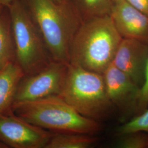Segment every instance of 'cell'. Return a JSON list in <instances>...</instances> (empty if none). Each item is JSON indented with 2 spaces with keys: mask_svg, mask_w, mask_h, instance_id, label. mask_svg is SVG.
I'll use <instances>...</instances> for the list:
<instances>
[{
  "mask_svg": "<svg viewBox=\"0 0 148 148\" xmlns=\"http://www.w3.org/2000/svg\"><path fill=\"white\" fill-rule=\"evenodd\" d=\"M122 40L110 16L84 20L71 44L69 64L103 75Z\"/></svg>",
  "mask_w": 148,
  "mask_h": 148,
  "instance_id": "cell-1",
  "label": "cell"
},
{
  "mask_svg": "<svg viewBox=\"0 0 148 148\" xmlns=\"http://www.w3.org/2000/svg\"><path fill=\"white\" fill-rule=\"evenodd\" d=\"M54 61L69 64L74 35L83 21L70 0H21Z\"/></svg>",
  "mask_w": 148,
  "mask_h": 148,
  "instance_id": "cell-2",
  "label": "cell"
},
{
  "mask_svg": "<svg viewBox=\"0 0 148 148\" xmlns=\"http://www.w3.org/2000/svg\"><path fill=\"white\" fill-rule=\"evenodd\" d=\"M11 110L27 121L56 133L94 136L101 130L98 121L82 115L59 95L15 102Z\"/></svg>",
  "mask_w": 148,
  "mask_h": 148,
  "instance_id": "cell-3",
  "label": "cell"
},
{
  "mask_svg": "<svg viewBox=\"0 0 148 148\" xmlns=\"http://www.w3.org/2000/svg\"><path fill=\"white\" fill-rule=\"evenodd\" d=\"M59 96L82 115L97 121L110 114L114 106L103 75L69 64Z\"/></svg>",
  "mask_w": 148,
  "mask_h": 148,
  "instance_id": "cell-4",
  "label": "cell"
},
{
  "mask_svg": "<svg viewBox=\"0 0 148 148\" xmlns=\"http://www.w3.org/2000/svg\"><path fill=\"white\" fill-rule=\"evenodd\" d=\"M7 8L11 16L16 62L25 75L36 74L54 60L22 1L16 0Z\"/></svg>",
  "mask_w": 148,
  "mask_h": 148,
  "instance_id": "cell-5",
  "label": "cell"
},
{
  "mask_svg": "<svg viewBox=\"0 0 148 148\" xmlns=\"http://www.w3.org/2000/svg\"><path fill=\"white\" fill-rule=\"evenodd\" d=\"M68 65L52 61L37 73L25 75L18 85L14 103L60 95L66 79Z\"/></svg>",
  "mask_w": 148,
  "mask_h": 148,
  "instance_id": "cell-6",
  "label": "cell"
},
{
  "mask_svg": "<svg viewBox=\"0 0 148 148\" xmlns=\"http://www.w3.org/2000/svg\"><path fill=\"white\" fill-rule=\"evenodd\" d=\"M53 133L27 121L12 110L0 114V142L13 148H45Z\"/></svg>",
  "mask_w": 148,
  "mask_h": 148,
  "instance_id": "cell-7",
  "label": "cell"
},
{
  "mask_svg": "<svg viewBox=\"0 0 148 148\" xmlns=\"http://www.w3.org/2000/svg\"><path fill=\"white\" fill-rule=\"evenodd\" d=\"M110 101L122 111L136 114L140 87L111 63L103 74Z\"/></svg>",
  "mask_w": 148,
  "mask_h": 148,
  "instance_id": "cell-8",
  "label": "cell"
},
{
  "mask_svg": "<svg viewBox=\"0 0 148 148\" xmlns=\"http://www.w3.org/2000/svg\"><path fill=\"white\" fill-rule=\"evenodd\" d=\"M110 16L122 38L148 45V16L125 0H120L114 3Z\"/></svg>",
  "mask_w": 148,
  "mask_h": 148,
  "instance_id": "cell-9",
  "label": "cell"
},
{
  "mask_svg": "<svg viewBox=\"0 0 148 148\" xmlns=\"http://www.w3.org/2000/svg\"><path fill=\"white\" fill-rule=\"evenodd\" d=\"M148 56V45L137 40L122 38L112 63L140 87Z\"/></svg>",
  "mask_w": 148,
  "mask_h": 148,
  "instance_id": "cell-10",
  "label": "cell"
},
{
  "mask_svg": "<svg viewBox=\"0 0 148 148\" xmlns=\"http://www.w3.org/2000/svg\"><path fill=\"white\" fill-rule=\"evenodd\" d=\"M24 76L16 61L0 70V114L11 110L18 85Z\"/></svg>",
  "mask_w": 148,
  "mask_h": 148,
  "instance_id": "cell-11",
  "label": "cell"
},
{
  "mask_svg": "<svg viewBox=\"0 0 148 148\" xmlns=\"http://www.w3.org/2000/svg\"><path fill=\"white\" fill-rule=\"evenodd\" d=\"M16 61V47L8 10L0 14V70Z\"/></svg>",
  "mask_w": 148,
  "mask_h": 148,
  "instance_id": "cell-12",
  "label": "cell"
},
{
  "mask_svg": "<svg viewBox=\"0 0 148 148\" xmlns=\"http://www.w3.org/2000/svg\"><path fill=\"white\" fill-rule=\"evenodd\" d=\"M98 140L92 135L75 133H53L45 148H90Z\"/></svg>",
  "mask_w": 148,
  "mask_h": 148,
  "instance_id": "cell-13",
  "label": "cell"
},
{
  "mask_svg": "<svg viewBox=\"0 0 148 148\" xmlns=\"http://www.w3.org/2000/svg\"><path fill=\"white\" fill-rule=\"evenodd\" d=\"M82 21L92 18L110 16L113 0H70Z\"/></svg>",
  "mask_w": 148,
  "mask_h": 148,
  "instance_id": "cell-14",
  "label": "cell"
},
{
  "mask_svg": "<svg viewBox=\"0 0 148 148\" xmlns=\"http://www.w3.org/2000/svg\"><path fill=\"white\" fill-rule=\"evenodd\" d=\"M142 131L148 133V110L137 115L117 129V135L121 136L129 133Z\"/></svg>",
  "mask_w": 148,
  "mask_h": 148,
  "instance_id": "cell-15",
  "label": "cell"
},
{
  "mask_svg": "<svg viewBox=\"0 0 148 148\" xmlns=\"http://www.w3.org/2000/svg\"><path fill=\"white\" fill-rule=\"evenodd\" d=\"M117 143L120 148H148V133L137 131L123 134Z\"/></svg>",
  "mask_w": 148,
  "mask_h": 148,
  "instance_id": "cell-16",
  "label": "cell"
},
{
  "mask_svg": "<svg viewBox=\"0 0 148 148\" xmlns=\"http://www.w3.org/2000/svg\"><path fill=\"white\" fill-rule=\"evenodd\" d=\"M148 106V56L144 72V79L140 87L136 109L137 115L147 109Z\"/></svg>",
  "mask_w": 148,
  "mask_h": 148,
  "instance_id": "cell-17",
  "label": "cell"
},
{
  "mask_svg": "<svg viewBox=\"0 0 148 148\" xmlns=\"http://www.w3.org/2000/svg\"><path fill=\"white\" fill-rule=\"evenodd\" d=\"M129 4L132 5L143 13L148 16V0H125Z\"/></svg>",
  "mask_w": 148,
  "mask_h": 148,
  "instance_id": "cell-18",
  "label": "cell"
},
{
  "mask_svg": "<svg viewBox=\"0 0 148 148\" xmlns=\"http://www.w3.org/2000/svg\"><path fill=\"white\" fill-rule=\"evenodd\" d=\"M15 1L16 0H0V5L5 7H8Z\"/></svg>",
  "mask_w": 148,
  "mask_h": 148,
  "instance_id": "cell-19",
  "label": "cell"
},
{
  "mask_svg": "<svg viewBox=\"0 0 148 148\" xmlns=\"http://www.w3.org/2000/svg\"><path fill=\"white\" fill-rule=\"evenodd\" d=\"M7 148L6 146H5V144H3V143L0 142V148Z\"/></svg>",
  "mask_w": 148,
  "mask_h": 148,
  "instance_id": "cell-20",
  "label": "cell"
},
{
  "mask_svg": "<svg viewBox=\"0 0 148 148\" xmlns=\"http://www.w3.org/2000/svg\"><path fill=\"white\" fill-rule=\"evenodd\" d=\"M5 7L2 6V5H0V14L2 12V11H3V10L5 9Z\"/></svg>",
  "mask_w": 148,
  "mask_h": 148,
  "instance_id": "cell-21",
  "label": "cell"
},
{
  "mask_svg": "<svg viewBox=\"0 0 148 148\" xmlns=\"http://www.w3.org/2000/svg\"><path fill=\"white\" fill-rule=\"evenodd\" d=\"M54 1H55L56 2H63L66 0H54Z\"/></svg>",
  "mask_w": 148,
  "mask_h": 148,
  "instance_id": "cell-22",
  "label": "cell"
},
{
  "mask_svg": "<svg viewBox=\"0 0 148 148\" xmlns=\"http://www.w3.org/2000/svg\"><path fill=\"white\" fill-rule=\"evenodd\" d=\"M120 1V0H113V2H114V3H115V2H117V1Z\"/></svg>",
  "mask_w": 148,
  "mask_h": 148,
  "instance_id": "cell-23",
  "label": "cell"
}]
</instances>
